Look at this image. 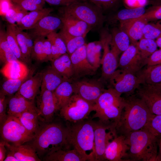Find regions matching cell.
<instances>
[{
	"mask_svg": "<svg viewBox=\"0 0 161 161\" xmlns=\"http://www.w3.org/2000/svg\"><path fill=\"white\" fill-rule=\"evenodd\" d=\"M124 98L125 105L115 128L117 135L125 136L146 128L155 115L144 101L135 94Z\"/></svg>",
	"mask_w": 161,
	"mask_h": 161,
	"instance_id": "obj_1",
	"label": "cell"
},
{
	"mask_svg": "<svg viewBox=\"0 0 161 161\" xmlns=\"http://www.w3.org/2000/svg\"><path fill=\"white\" fill-rule=\"evenodd\" d=\"M66 127L58 123L41 122L33 137L26 144L34 149L41 159L60 148H69Z\"/></svg>",
	"mask_w": 161,
	"mask_h": 161,
	"instance_id": "obj_2",
	"label": "cell"
},
{
	"mask_svg": "<svg viewBox=\"0 0 161 161\" xmlns=\"http://www.w3.org/2000/svg\"><path fill=\"white\" fill-rule=\"evenodd\" d=\"M125 136L129 147L127 161H158L157 137L148 128L131 132Z\"/></svg>",
	"mask_w": 161,
	"mask_h": 161,
	"instance_id": "obj_3",
	"label": "cell"
},
{
	"mask_svg": "<svg viewBox=\"0 0 161 161\" xmlns=\"http://www.w3.org/2000/svg\"><path fill=\"white\" fill-rule=\"evenodd\" d=\"M121 95L112 88L105 89L94 106L95 113L92 118H98L99 121L116 128L125 105V98Z\"/></svg>",
	"mask_w": 161,
	"mask_h": 161,
	"instance_id": "obj_4",
	"label": "cell"
},
{
	"mask_svg": "<svg viewBox=\"0 0 161 161\" xmlns=\"http://www.w3.org/2000/svg\"><path fill=\"white\" fill-rule=\"evenodd\" d=\"M68 123L66 127L68 146H72L80 153L88 157L90 161H95L93 154L86 153L87 151L92 150L95 155L94 130L92 120H84Z\"/></svg>",
	"mask_w": 161,
	"mask_h": 161,
	"instance_id": "obj_5",
	"label": "cell"
},
{
	"mask_svg": "<svg viewBox=\"0 0 161 161\" xmlns=\"http://www.w3.org/2000/svg\"><path fill=\"white\" fill-rule=\"evenodd\" d=\"M58 11L59 13L69 14L83 21L91 28L92 30L100 29L104 21L102 10L88 0L61 7Z\"/></svg>",
	"mask_w": 161,
	"mask_h": 161,
	"instance_id": "obj_6",
	"label": "cell"
},
{
	"mask_svg": "<svg viewBox=\"0 0 161 161\" xmlns=\"http://www.w3.org/2000/svg\"><path fill=\"white\" fill-rule=\"evenodd\" d=\"M0 134L2 140L15 145L27 143L34 136L24 127L18 118L10 115L0 125Z\"/></svg>",
	"mask_w": 161,
	"mask_h": 161,
	"instance_id": "obj_7",
	"label": "cell"
},
{
	"mask_svg": "<svg viewBox=\"0 0 161 161\" xmlns=\"http://www.w3.org/2000/svg\"><path fill=\"white\" fill-rule=\"evenodd\" d=\"M94 105L73 94L60 110L61 116L70 123H75L88 118L94 111Z\"/></svg>",
	"mask_w": 161,
	"mask_h": 161,
	"instance_id": "obj_8",
	"label": "cell"
},
{
	"mask_svg": "<svg viewBox=\"0 0 161 161\" xmlns=\"http://www.w3.org/2000/svg\"><path fill=\"white\" fill-rule=\"evenodd\" d=\"M92 121L94 130L95 161H106L105 152L109 143L117 136L112 125Z\"/></svg>",
	"mask_w": 161,
	"mask_h": 161,
	"instance_id": "obj_9",
	"label": "cell"
},
{
	"mask_svg": "<svg viewBox=\"0 0 161 161\" xmlns=\"http://www.w3.org/2000/svg\"><path fill=\"white\" fill-rule=\"evenodd\" d=\"M111 34L106 30L100 31V41L103 50V53L101 59V76L99 80L101 81L109 80L118 67L119 55L111 46Z\"/></svg>",
	"mask_w": 161,
	"mask_h": 161,
	"instance_id": "obj_10",
	"label": "cell"
},
{
	"mask_svg": "<svg viewBox=\"0 0 161 161\" xmlns=\"http://www.w3.org/2000/svg\"><path fill=\"white\" fill-rule=\"evenodd\" d=\"M109 80L112 88L126 95L134 94L141 84L140 79L135 74L120 69L115 71Z\"/></svg>",
	"mask_w": 161,
	"mask_h": 161,
	"instance_id": "obj_11",
	"label": "cell"
},
{
	"mask_svg": "<svg viewBox=\"0 0 161 161\" xmlns=\"http://www.w3.org/2000/svg\"><path fill=\"white\" fill-rule=\"evenodd\" d=\"M72 83L73 94L94 105L105 89L102 81L99 80L84 79Z\"/></svg>",
	"mask_w": 161,
	"mask_h": 161,
	"instance_id": "obj_12",
	"label": "cell"
},
{
	"mask_svg": "<svg viewBox=\"0 0 161 161\" xmlns=\"http://www.w3.org/2000/svg\"><path fill=\"white\" fill-rule=\"evenodd\" d=\"M36 97V108L40 120L45 123L51 122L54 114L59 110L54 92L41 90Z\"/></svg>",
	"mask_w": 161,
	"mask_h": 161,
	"instance_id": "obj_13",
	"label": "cell"
},
{
	"mask_svg": "<svg viewBox=\"0 0 161 161\" xmlns=\"http://www.w3.org/2000/svg\"><path fill=\"white\" fill-rule=\"evenodd\" d=\"M86 45V43L70 56L73 70V78L75 79H78L86 75H93L97 70L88 60Z\"/></svg>",
	"mask_w": 161,
	"mask_h": 161,
	"instance_id": "obj_14",
	"label": "cell"
},
{
	"mask_svg": "<svg viewBox=\"0 0 161 161\" xmlns=\"http://www.w3.org/2000/svg\"><path fill=\"white\" fill-rule=\"evenodd\" d=\"M135 94L145 103L151 112L161 115V89L154 85L141 84Z\"/></svg>",
	"mask_w": 161,
	"mask_h": 161,
	"instance_id": "obj_15",
	"label": "cell"
},
{
	"mask_svg": "<svg viewBox=\"0 0 161 161\" xmlns=\"http://www.w3.org/2000/svg\"><path fill=\"white\" fill-rule=\"evenodd\" d=\"M147 64L136 46L132 44L122 53L119 61L120 69L136 74Z\"/></svg>",
	"mask_w": 161,
	"mask_h": 161,
	"instance_id": "obj_16",
	"label": "cell"
},
{
	"mask_svg": "<svg viewBox=\"0 0 161 161\" xmlns=\"http://www.w3.org/2000/svg\"><path fill=\"white\" fill-rule=\"evenodd\" d=\"M62 27V21L59 17L49 14L43 18L32 28L29 30L28 33L34 40L38 38H45Z\"/></svg>",
	"mask_w": 161,
	"mask_h": 161,
	"instance_id": "obj_17",
	"label": "cell"
},
{
	"mask_svg": "<svg viewBox=\"0 0 161 161\" xmlns=\"http://www.w3.org/2000/svg\"><path fill=\"white\" fill-rule=\"evenodd\" d=\"M129 149L125 136L117 135L108 144L105 152V159L110 161H127Z\"/></svg>",
	"mask_w": 161,
	"mask_h": 161,
	"instance_id": "obj_18",
	"label": "cell"
},
{
	"mask_svg": "<svg viewBox=\"0 0 161 161\" xmlns=\"http://www.w3.org/2000/svg\"><path fill=\"white\" fill-rule=\"evenodd\" d=\"M59 14L62 22L61 28L72 36L85 37L87 33L92 30L87 24L72 16L64 13H59Z\"/></svg>",
	"mask_w": 161,
	"mask_h": 161,
	"instance_id": "obj_19",
	"label": "cell"
},
{
	"mask_svg": "<svg viewBox=\"0 0 161 161\" xmlns=\"http://www.w3.org/2000/svg\"><path fill=\"white\" fill-rule=\"evenodd\" d=\"M148 22L145 19L138 18L120 22V29L128 35L131 44L136 45L143 37L145 26Z\"/></svg>",
	"mask_w": 161,
	"mask_h": 161,
	"instance_id": "obj_20",
	"label": "cell"
},
{
	"mask_svg": "<svg viewBox=\"0 0 161 161\" xmlns=\"http://www.w3.org/2000/svg\"><path fill=\"white\" fill-rule=\"evenodd\" d=\"M8 115L17 117L26 111L37 109L33 100H28L17 92L7 100Z\"/></svg>",
	"mask_w": 161,
	"mask_h": 161,
	"instance_id": "obj_21",
	"label": "cell"
},
{
	"mask_svg": "<svg viewBox=\"0 0 161 161\" xmlns=\"http://www.w3.org/2000/svg\"><path fill=\"white\" fill-rule=\"evenodd\" d=\"M47 161H86L89 159L76 149L60 148L47 155L42 159Z\"/></svg>",
	"mask_w": 161,
	"mask_h": 161,
	"instance_id": "obj_22",
	"label": "cell"
},
{
	"mask_svg": "<svg viewBox=\"0 0 161 161\" xmlns=\"http://www.w3.org/2000/svg\"><path fill=\"white\" fill-rule=\"evenodd\" d=\"M1 72L7 79H23L27 78L29 70L27 66L19 60L5 64Z\"/></svg>",
	"mask_w": 161,
	"mask_h": 161,
	"instance_id": "obj_23",
	"label": "cell"
},
{
	"mask_svg": "<svg viewBox=\"0 0 161 161\" xmlns=\"http://www.w3.org/2000/svg\"><path fill=\"white\" fill-rule=\"evenodd\" d=\"M23 144L15 145L6 142L5 143L6 148L13 153L18 161H41L32 146Z\"/></svg>",
	"mask_w": 161,
	"mask_h": 161,
	"instance_id": "obj_24",
	"label": "cell"
},
{
	"mask_svg": "<svg viewBox=\"0 0 161 161\" xmlns=\"http://www.w3.org/2000/svg\"><path fill=\"white\" fill-rule=\"evenodd\" d=\"M42 75V72L38 73L26 80L17 92L28 100H34L41 88Z\"/></svg>",
	"mask_w": 161,
	"mask_h": 161,
	"instance_id": "obj_25",
	"label": "cell"
},
{
	"mask_svg": "<svg viewBox=\"0 0 161 161\" xmlns=\"http://www.w3.org/2000/svg\"><path fill=\"white\" fill-rule=\"evenodd\" d=\"M142 69L136 75L140 79L141 84L154 85L161 82V64L147 65Z\"/></svg>",
	"mask_w": 161,
	"mask_h": 161,
	"instance_id": "obj_26",
	"label": "cell"
},
{
	"mask_svg": "<svg viewBox=\"0 0 161 161\" xmlns=\"http://www.w3.org/2000/svg\"><path fill=\"white\" fill-rule=\"evenodd\" d=\"M42 73L41 90H47L54 92L62 83L68 80L51 66Z\"/></svg>",
	"mask_w": 161,
	"mask_h": 161,
	"instance_id": "obj_27",
	"label": "cell"
},
{
	"mask_svg": "<svg viewBox=\"0 0 161 161\" xmlns=\"http://www.w3.org/2000/svg\"><path fill=\"white\" fill-rule=\"evenodd\" d=\"M53 11V8L48 7L30 11L24 17L20 24L17 26L22 31L30 30L41 18L49 15Z\"/></svg>",
	"mask_w": 161,
	"mask_h": 161,
	"instance_id": "obj_28",
	"label": "cell"
},
{
	"mask_svg": "<svg viewBox=\"0 0 161 161\" xmlns=\"http://www.w3.org/2000/svg\"><path fill=\"white\" fill-rule=\"evenodd\" d=\"M51 62V66L65 78L70 81L73 78L72 65L70 57L67 53Z\"/></svg>",
	"mask_w": 161,
	"mask_h": 161,
	"instance_id": "obj_29",
	"label": "cell"
},
{
	"mask_svg": "<svg viewBox=\"0 0 161 161\" xmlns=\"http://www.w3.org/2000/svg\"><path fill=\"white\" fill-rule=\"evenodd\" d=\"M24 127L34 135L38 130L41 123L37 109L26 111L16 117Z\"/></svg>",
	"mask_w": 161,
	"mask_h": 161,
	"instance_id": "obj_30",
	"label": "cell"
},
{
	"mask_svg": "<svg viewBox=\"0 0 161 161\" xmlns=\"http://www.w3.org/2000/svg\"><path fill=\"white\" fill-rule=\"evenodd\" d=\"M111 35V46L118 55L125 51L130 45L128 35L120 29L113 30Z\"/></svg>",
	"mask_w": 161,
	"mask_h": 161,
	"instance_id": "obj_31",
	"label": "cell"
},
{
	"mask_svg": "<svg viewBox=\"0 0 161 161\" xmlns=\"http://www.w3.org/2000/svg\"><path fill=\"white\" fill-rule=\"evenodd\" d=\"M58 33L65 43L67 49V53L69 56L77 49L86 43L83 36H72L62 28Z\"/></svg>",
	"mask_w": 161,
	"mask_h": 161,
	"instance_id": "obj_32",
	"label": "cell"
},
{
	"mask_svg": "<svg viewBox=\"0 0 161 161\" xmlns=\"http://www.w3.org/2000/svg\"><path fill=\"white\" fill-rule=\"evenodd\" d=\"M57 100L59 110L69 100L73 94L72 83L65 80L54 91Z\"/></svg>",
	"mask_w": 161,
	"mask_h": 161,
	"instance_id": "obj_33",
	"label": "cell"
},
{
	"mask_svg": "<svg viewBox=\"0 0 161 161\" xmlns=\"http://www.w3.org/2000/svg\"><path fill=\"white\" fill-rule=\"evenodd\" d=\"M102 47L100 41L90 42L86 45V56L90 64L97 69L101 64V52Z\"/></svg>",
	"mask_w": 161,
	"mask_h": 161,
	"instance_id": "obj_34",
	"label": "cell"
},
{
	"mask_svg": "<svg viewBox=\"0 0 161 161\" xmlns=\"http://www.w3.org/2000/svg\"><path fill=\"white\" fill-rule=\"evenodd\" d=\"M47 37L51 44V61L67 53L65 44L58 33L52 32Z\"/></svg>",
	"mask_w": 161,
	"mask_h": 161,
	"instance_id": "obj_35",
	"label": "cell"
},
{
	"mask_svg": "<svg viewBox=\"0 0 161 161\" xmlns=\"http://www.w3.org/2000/svg\"><path fill=\"white\" fill-rule=\"evenodd\" d=\"M16 25L8 24L6 26V33L8 44L18 59L25 61L21 53L17 40L16 33Z\"/></svg>",
	"mask_w": 161,
	"mask_h": 161,
	"instance_id": "obj_36",
	"label": "cell"
},
{
	"mask_svg": "<svg viewBox=\"0 0 161 161\" xmlns=\"http://www.w3.org/2000/svg\"><path fill=\"white\" fill-rule=\"evenodd\" d=\"M0 60L1 62L5 64L18 60L8 44L6 31L1 29L0 31Z\"/></svg>",
	"mask_w": 161,
	"mask_h": 161,
	"instance_id": "obj_37",
	"label": "cell"
},
{
	"mask_svg": "<svg viewBox=\"0 0 161 161\" xmlns=\"http://www.w3.org/2000/svg\"><path fill=\"white\" fill-rule=\"evenodd\" d=\"M146 11L143 6L123 9L118 12L114 18L120 22L126 21L140 18Z\"/></svg>",
	"mask_w": 161,
	"mask_h": 161,
	"instance_id": "obj_38",
	"label": "cell"
},
{
	"mask_svg": "<svg viewBox=\"0 0 161 161\" xmlns=\"http://www.w3.org/2000/svg\"><path fill=\"white\" fill-rule=\"evenodd\" d=\"M135 46L142 58L146 61L148 58L157 50L158 47L154 40L143 38L140 40Z\"/></svg>",
	"mask_w": 161,
	"mask_h": 161,
	"instance_id": "obj_39",
	"label": "cell"
},
{
	"mask_svg": "<svg viewBox=\"0 0 161 161\" xmlns=\"http://www.w3.org/2000/svg\"><path fill=\"white\" fill-rule=\"evenodd\" d=\"M26 79H7L2 85L0 94L6 96L11 95L16 93Z\"/></svg>",
	"mask_w": 161,
	"mask_h": 161,
	"instance_id": "obj_40",
	"label": "cell"
},
{
	"mask_svg": "<svg viewBox=\"0 0 161 161\" xmlns=\"http://www.w3.org/2000/svg\"><path fill=\"white\" fill-rule=\"evenodd\" d=\"M12 2L27 11H32L44 8V0H11Z\"/></svg>",
	"mask_w": 161,
	"mask_h": 161,
	"instance_id": "obj_41",
	"label": "cell"
},
{
	"mask_svg": "<svg viewBox=\"0 0 161 161\" xmlns=\"http://www.w3.org/2000/svg\"><path fill=\"white\" fill-rule=\"evenodd\" d=\"M161 35V23H148L144 27L143 38L154 40Z\"/></svg>",
	"mask_w": 161,
	"mask_h": 161,
	"instance_id": "obj_42",
	"label": "cell"
},
{
	"mask_svg": "<svg viewBox=\"0 0 161 161\" xmlns=\"http://www.w3.org/2000/svg\"><path fill=\"white\" fill-rule=\"evenodd\" d=\"M25 33L16 25V33L18 43L25 61H27L30 60L32 57L26 43Z\"/></svg>",
	"mask_w": 161,
	"mask_h": 161,
	"instance_id": "obj_43",
	"label": "cell"
},
{
	"mask_svg": "<svg viewBox=\"0 0 161 161\" xmlns=\"http://www.w3.org/2000/svg\"><path fill=\"white\" fill-rule=\"evenodd\" d=\"M45 38H39L34 40L31 57L39 62H45L43 47Z\"/></svg>",
	"mask_w": 161,
	"mask_h": 161,
	"instance_id": "obj_44",
	"label": "cell"
},
{
	"mask_svg": "<svg viewBox=\"0 0 161 161\" xmlns=\"http://www.w3.org/2000/svg\"><path fill=\"white\" fill-rule=\"evenodd\" d=\"M140 18L146 20L148 22L161 20V4L154 6L150 9Z\"/></svg>",
	"mask_w": 161,
	"mask_h": 161,
	"instance_id": "obj_45",
	"label": "cell"
},
{
	"mask_svg": "<svg viewBox=\"0 0 161 161\" xmlns=\"http://www.w3.org/2000/svg\"><path fill=\"white\" fill-rule=\"evenodd\" d=\"M147 128L156 136L161 135V115H155Z\"/></svg>",
	"mask_w": 161,
	"mask_h": 161,
	"instance_id": "obj_46",
	"label": "cell"
},
{
	"mask_svg": "<svg viewBox=\"0 0 161 161\" xmlns=\"http://www.w3.org/2000/svg\"><path fill=\"white\" fill-rule=\"evenodd\" d=\"M100 8L103 11L114 6L119 0H88Z\"/></svg>",
	"mask_w": 161,
	"mask_h": 161,
	"instance_id": "obj_47",
	"label": "cell"
},
{
	"mask_svg": "<svg viewBox=\"0 0 161 161\" xmlns=\"http://www.w3.org/2000/svg\"><path fill=\"white\" fill-rule=\"evenodd\" d=\"M7 100L5 96L0 94V124L1 125L7 119L8 114H6V108Z\"/></svg>",
	"mask_w": 161,
	"mask_h": 161,
	"instance_id": "obj_48",
	"label": "cell"
},
{
	"mask_svg": "<svg viewBox=\"0 0 161 161\" xmlns=\"http://www.w3.org/2000/svg\"><path fill=\"white\" fill-rule=\"evenodd\" d=\"M50 5L55 6H65L75 3L83 2L88 0H44Z\"/></svg>",
	"mask_w": 161,
	"mask_h": 161,
	"instance_id": "obj_49",
	"label": "cell"
},
{
	"mask_svg": "<svg viewBox=\"0 0 161 161\" xmlns=\"http://www.w3.org/2000/svg\"><path fill=\"white\" fill-rule=\"evenodd\" d=\"M147 65H153L161 64V48L157 50L147 59Z\"/></svg>",
	"mask_w": 161,
	"mask_h": 161,
	"instance_id": "obj_50",
	"label": "cell"
},
{
	"mask_svg": "<svg viewBox=\"0 0 161 161\" xmlns=\"http://www.w3.org/2000/svg\"><path fill=\"white\" fill-rule=\"evenodd\" d=\"M44 61H52L51 44L50 41L45 39L44 42Z\"/></svg>",
	"mask_w": 161,
	"mask_h": 161,
	"instance_id": "obj_51",
	"label": "cell"
},
{
	"mask_svg": "<svg viewBox=\"0 0 161 161\" xmlns=\"http://www.w3.org/2000/svg\"><path fill=\"white\" fill-rule=\"evenodd\" d=\"M13 4L16 10L15 21L17 25H18L20 24L23 18L28 13V12L18 6Z\"/></svg>",
	"mask_w": 161,
	"mask_h": 161,
	"instance_id": "obj_52",
	"label": "cell"
},
{
	"mask_svg": "<svg viewBox=\"0 0 161 161\" xmlns=\"http://www.w3.org/2000/svg\"><path fill=\"white\" fill-rule=\"evenodd\" d=\"M15 16L16 10L13 3L11 8L6 13L4 17L6 21L8 23L15 24L16 23L15 20Z\"/></svg>",
	"mask_w": 161,
	"mask_h": 161,
	"instance_id": "obj_53",
	"label": "cell"
},
{
	"mask_svg": "<svg viewBox=\"0 0 161 161\" xmlns=\"http://www.w3.org/2000/svg\"><path fill=\"white\" fill-rule=\"evenodd\" d=\"M13 3L11 0H0V14L4 16L11 8Z\"/></svg>",
	"mask_w": 161,
	"mask_h": 161,
	"instance_id": "obj_54",
	"label": "cell"
},
{
	"mask_svg": "<svg viewBox=\"0 0 161 161\" xmlns=\"http://www.w3.org/2000/svg\"><path fill=\"white\" fill-rule=\"evenodd\" d=\"M25 35L26 42L28 48L30 52L31 55H32L34 45V41H33V39L28 33L25 32Z\"/></svg>",
	"mask_w": 161,
	"mask_h": 161,
	"instance_id": "obj_55",
	"label": "cell"
},
{
	"mask_svg": "<svg viewBox=\"0 0 161 161\" xmlns=\"http://www.w3.org/2000/svg\"><path fill=\"white\" fill-rule=\"evenodd\" d=\"M5 141L2 140L0 143V161H4L6 156L7 149L5 145Z\"/></svg>",
	"mask_w": 161,
	"mask_h": 161,
	"instance_id": "obj_56",
	"label": "cell"
},
{
	"mask_svg": "<svg viewBox=\"0 0 161 161\" xmlns=\"http://www.w3.org/2000/svg\"><path fill=\"white\" fill-rule=\"evenodd\" d=\"M7 154L4 161H18L13 153L7 149Z\"/></svg>",
	"mask_w": 161,
	"mask_h": 161,
	"instance_id": "obj_57",
	"label": "cell"
},
{
	"mask_svg": "<svg viewBox=\"0 0 161 161\" xmlns=\"http://www.w3.org/2000/svg\"><path fill=\"white\" fill-rule=\"evenodd\" d=\"M127 4L131 6L135 5V3L138 2L140 6H143V5L145 4L146 0H125Z\"/></svg>",
	"mask_w": 161,
	"mask_h": 161,
	"instance_id": "obj_58",
	"label": "cell"
},
{
	"mask_svg": "<svg viewBox=\"0 0 161 161\" xmlns=\"http://www.w3.org/2000/svg\"><path fill=\"white\" fill-rule=\"evenodd\" d=\"M158 148L159 149V153L158 154V161H161V135L157 136Z\"/></svg>",
	"mask_w": 161,
	"mask_h": 161,
	"instance_id": "obj_59",
	"label": "cell"
},
{
	"mask_svg": "<svg viewBox=\"0 0 161 161\" xmlns=\"http://www.w3.org/2000/svg\"><path fill=\"white\" fill-rule=\"evenodd\" d=\"M156 41L158 47L161 48V35L156 39Z\"/></svg>",
	"mask_w": 161,
	"mask_h": 161,
	"instance_id": "obj_60",
	"label": "cell"
},
{
	"mask_svg": "<svg viewBox=\"0 0 161 161\" xmlns=\"http://www.w3.org/2000/svg\"><path fill=\"white\" fill-rule=\"evenodd\" d=\"M154 85L157 88L161 89V82L158 84Z\"/></svg>",
	"mask_w": 161,
	"mask_h": 161,
	"instance_id": "obj_61",
	"label": "cell"
},
{
	"mask_svg": "<svg viewBox=\"0 0 161 161\" xmlns=\"http://www.w3.org/2000/svg\"><path fill=\"white\" fill-rule=\"evenodd\" d=\"M161 23V21H159Z\"/></svg>",
	"mask_w": 161,
	"mask_h": 161,
	"instance_id": "obj_62",
	"label": "cell"
}]
</instances>
